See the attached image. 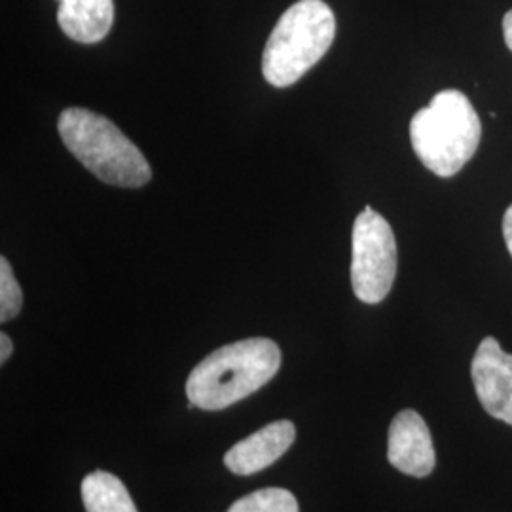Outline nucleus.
<instances>
[{
  "label": "nucleus",
  "instance_id": "obj_1",
  "mask_svg": "<svg viewBox=\"0 0 512 512\" xmlns=\"http://www.w3.org/2000/svg\"><path fill=\"white\" fill-rule=\"evenodd\" d=\"M281 366V349L268 338H247L207 355L186 380L188 401L222 410L268 384Z\"/></svg>",
  "mask_w": 512,
  "mask_h": 512
},
{
  "label": "nucleus",
  "instance_id": "obj_15",
  "mask_svg": "<svg viewBox=\"0 0 512 512\" xmlns=\"http://www.w3.org/2000/svg\"><path fill=\"white\" fill-rule=\"evenodd\" d=\"M503 35H505V44L512 50V10H509L503 18Z\"/></svg>",
  "mask_w": 512,
  "mask_h": 512
},
{
  "label": "nucleus",
  "instance_id": "obj_14",
  "mask_svg": "<svg viewBox=\"0 0 512 512\" xmlns=\"http://www.w3.org/2000/svg\"><path fill=\"white\" fill-rule=\"evenodd\" d=\"M12 351H14V346H12L10 336L6 332H2L0 334V363H6L12 355Z\"/></svg>",
  "mask_w": 512,
  "mask_h": 512
},
{
  "label": "nucleus",
  "instance_id": "obj_3",
  "mask_svg": "<svg viewBox=\"0 0 512 512\" xmlns=\"http://www.w3.org/2000/svg\"><path fill=\"white\" fill-rule=\"evenodd\" d=\"M57 129L63 145L99 181L139 188L152 179L143 152L109 118L88 109H67L59 116Z\"/></svg>",
  "mask_w": 512,
  "mask_h": 512
},
{
  "label": "nucleus",
  "instance_id": "obj_12",
  "mask_svg": "<svg viewBox=\"0 0 512 512\" xmlns=\"http://www.w3.org/2000/svg\"><path fill=\"white\" fill-rule=\"evenodd\" d=\"M23 306V293L6 256L0 258V321L14 319Z\"/></svg>",
  "mask_w": 512,
  "mask_h": 512
},
{
  "label": "nucleus",
  "instance_id": "obj_8",
  "mask_svg": "<svg viewBox=\"0 0 512 512\" xmlns=\"http://www.w3.org/2000/svg\"><path fill=\"white\" fill-rule=\"evenodd\" d=\"M294 439L293 421H274L232 446L224 456V465L236 475H255L281 458L293 446Z\"/></svg>",
  "mask_w": 512,
  "mask_h": 512
},
{
  "label": "nucleus",
  "instance_id": "obj_2",
  "mask_svg": "<svg viewBox=\"0 0 512 512\" xmlns=\"http://www.w3.org/2000/svg\"><path fill=\"white\" fill-rule=\"evenodd\" d=\"M482 122L469 97L442 90L410 122V141L421 164L439 177H454L475 156Z\"/></svg>",
  "mask_w": 512,
  "mask_h": 512
},
{
  "label": "nucleus",
  "instance_id": "obj_13",
  "mask_svg": "<svg viewBox=\"0 0 512 512\" xmlns=\"http://www.w3.org/2000/svg\"><path fill=\"white\" fill-rule=\"evenodd\" d=\"M503 238L507 243V249L512 256V203L509 205V209L505 211V217H503Z\"/></svg>",
  "mask_w": 512,
  "mask_h": 512
},
{
  "label": "nucleus",
  "instance_id": "obj_9",
  "mask_svg": "<svg viewBox=\"0 0 512 512\" xmlns=\"http://www.w3.org/2000/svg\"><path fill=\"white\" fill-rule=\"evenodd\" d=\"M57 21L61 31L82 44L101 42L114 23L112 0H59Z\"/></svg>",
  "mask_w": 512,
  "mask_h": 512
},
{
  "label": "nucleus",
  "instance_id": "obj_6",
  "mask_svg": "<svg viewBox=\"0 0 512 512\" xmlns=\"http://www.w3.org/2000/svg\"><path fill=\"white\" fill-rule=\"evenodd\" d=\"M471 376L484 410L495 420L512 425L511 353H505L492 336L484 338L473 357Z\"/></svg>",
  "mask_w": 512,
  "mask_h": 512
},
{
  "label": "nucleus",
  "instance_id": "obj_7",
  "mask_svg": "<svg viewBox=\"0 0 512 512\" xmlns=\"http://www.w3.org/2000/svg\"><path fill=\"white\" fill-rule=\"evenodd\" d=\"M387 459L404 475L423 478L433 473L437 454L431 431L416 410H403L391 421Z\"/></svg>",
  "mask_w": 512,
  "mask_h": 512
},
{
  "label": "nucleus",
  "instance_id": "obj_5",
  "mask_svg": "<svg viewBox=\"0 0 512 512\" xmlns=\"http://www.w3.org/2000/svg\"><path fill=\"white\" fill-rule=\"evenodd\" d=\"M397 241L387 220L365 207L357 215L351 236V285L365 304H380L395 283Z\"/></svg>",
  "mask_w": 512,
  "mask_h": 512
},
{
  "label": "nucleus",
  "instance_id": "obj_11",
  "mask_svg": "<svg viewBox=\"0 0 512 512\" xmlns=\"http://www.w3.org/2000/svg\"><path fill=\"white\" fill-rule=\"evenodd\" d=\"M228 512H300V507L289 490L264 488L241 497Z\"/></svg>",
  "mask_w": 512,
  "mask_h": 512
},
{
  "label": "nucleus",
  "instance_id": "obj_4",
  "mask_svg": "<svg viewBox=\"0 0 512 512\" xmlns=\"http://www.w3.org/2000/svg\"><path fill=\"white\" fill-rule=\"evenodd\" d=\"M336 18L323 0H298L275 23L262 55V73L275 88L296 84L329 52Z\"/></svg>",
  "mask_w": 512,
  "mask_h": 512
},
{
  "label": "nucleus",
  "instance_id": "obj_10",
  "mask_svg": "<svg viewBox=\"0 0 512 512\" xmlns=\"http://www.w3.org/2000/svg\"><path fill=\"white\" fill-rule=\"evenodd\" d=\"M80 492L88 512H139L126 484L107 471H93L86 476Z\"/></svg>",
  "mask_w": 512,
  "mask_h": 512
}]
</instances>
